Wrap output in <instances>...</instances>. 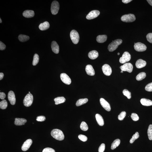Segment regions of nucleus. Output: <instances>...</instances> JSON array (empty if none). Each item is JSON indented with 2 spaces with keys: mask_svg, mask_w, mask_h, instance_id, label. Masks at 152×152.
Wrapping results in <instances>:
<instances>
[{
  "mask_svg": "<svg viewBox=\"0 0 152 152\" xmlns=\"http://www.w3.org/2000/svg\"><path fill=\"white\" fill-rule=\"evenodd\" d=\"M51 135L57 140L62 141L64 139V135L62 131L59 129H55L53 130L51 132Z\"/></svg>",
  "mask_w": 152,
  "mask_h": 152,
  "instance_id": "1",
  "label": "nucleus"
},
{
  "mask_svg": "<svg viewBox=\"0 0 152 152\" xmlns=\"http://www.w3.org/2000/svg\"><path fill=\"white\" fill-rule=\"evenodd\" d=\"M122 40L121 39H118L113 41L109 44L108 46V49L110 52H113L115 50L119 45L122 44Z\"/></svg>",
  "mask_w": 152,
  "mask_h": 152,
  "instance_id": "2",
  "label": "nucleus"
},
{
  "mask_svg": "<svg viewBox=\"0 0 152 152\" xmlns=\"http://www.w3.org/2000/svg\"><path fill=\"white\" fill-rule=\"evenodd\" d=\"M71 39L74 44H76L79 42L80 36L77 31L73 30L71 31L70 34Z\"/></svg>",
  "mask_w": 152,
  "mask_h": 152,
  "instance_id": "3",
  "label": "nucleus"
},
{
  "mask_svg": "<svg viewBox=\"0 0 152 152\" xmlns=\"http://www.w3.org/2000/svg\"><path fill=\"white\" fill-rule=\"evenodd\" d=\"M33 100V96L30 93L27 94L24 98L23 101L24 105L26 107H29L32 105Z\"/></svg>",
  "mask_w": 152,
  "mask_h": 152,
  "instance_id": "4",
  "label": "nucleus"
},
{
  "mask_svg": "<svg viewBox=\"0 0 152 152\" xmlns=\"http://www.w3.org/2000/svg\"><path fill=\"white\" fill-rule=\"evenodd\" d=\"M136 18L132 14H128L122 15L121 18L122 21L126 22H131L135 20Z\"/></svg>",
  "mask_w": 152,
  "mask_h": 152,
  "instance_id": "5",
  "label": "nucleus"
},
{
  "mask_svg": "<svg viewBox=\"0 0 152 152\" xmlns=\"http://www.w3.org/2000/svg\"><path fill=\"white\" fill-rule=\"evenodd\" d=\"M60 9L59 2L56 1H54L52 2L51 7V11L52 14L56 15L58 13Z\"/></svg>",
  "mask_w": 152,
  "mask_h": 152,
  "instance_id": "6",
  "label": "nucleus"
},
{
  "mask_svg": "<svg viewBox=\"0 0 152 152\" xmlns=\"http://www.w3.org/2000/svg\"><path fill=\"white\" fill-rule=\"evenodd\" d=\"M134 47L135 50L138 52H143L146 50L147 47L145 45L141 42L134 43Z\"/></svg>",
  "mask_w": 152,
  "mask_h": 152,
  "instance_id": "7",
  "label": "nucleus"
},
{
  "mask_svg": "<svg viewBox=\"0 0 152 152\" xmlns=\"http://www.w3.org/2000/svg\"><path fill=\"white\" fill-rule=\"evenodd\" d=\"M131 58V55L129 53L125 52L124 53L122 57L119 59V62L121 63L124 64L130 61Z\"/></svg>",
  "mask_w": 152,
  "mask_h": 152,
  "instance_id": "8",
  "label": "nucleus"
},
{
  "mask_svg": "<svg viewBox=\"0 0 152 152\" xmlns=\"http://www.w3.org/2000/svg\"><path fill=\"white\" fill-rule=\"evenodd\" d=\"M133 68V65L131 63H125L120 67L122 71H127L129 73H131L132 72Z\"/></svg>",
  "mask_w": 152,
  "mask_h": 152,
  "instance_id": "9",
  "label": "nucleus"
},
{
  "mask_svg": "<svg viewBox=\"0 0 152 152\" xmlns=\"http://www.w3.org/2000/svg\"><path fill=\"white\" fill-rule=\"evenodd\" d=\"M100 14L99 11L94 10L91 11L87 15L86 18L87 19L90 20L97 18Z\"/></svg>",
  "mask_w": 152,
  "mask_h": 152,
  "instance_id": "10",
  "label": "nucleus"
},
{
  "mask_svg": "<svg viewBox=\"0 0 152 152\" xmlns=\"http://www.w3.org/2000/svg\"><path fill=\"white\" fill-rule=\"evenodd\" d=\"M60 78L62 81L66 84L70 85L71 83V80L70 77L66 73L61 74L60 75Z\"/></svg>",
  "mask_w": 152,
  "mask_h": 152,
  "instance_id": "11",
  "label": "nucleus"
},
{
  "mask_svg": "<svg viewBox=\"0 0 152 152\" xmlns=\"http://www.w3.org/2000/svg\"><path fill=\"white\" fill-rule=\"evenodd\" d=\"M102 70L103 73L105 75L110 76L112 73L111 68L109 65L107 64L104 65L102 67Z\"/></svg>",
  "mask_w": 152,
  "mask_h": 152,
  "instance_id": "12",
  "label": "nucleus"
},
{
  "mask_svg": "<svg viewBox=\"0 0 152 152\" xmlns=\"http://www.w3.org/2000/svg\"><path fill=\"white\" fill-rule=\"evenodd\" d=\"M100 102L101 105L106 111H111V107L110 104L104 99L100 98Z\"/></svg>",
  "mask_w": 152,
  "mask_h": 152,
  "instance_id": "13",
  "label": "nucleus"
},
{
  "mask_svg": "<svg viewBox=\"0 0 152 152\" xmlns=\"http://www.w3.org/2000/svg\"><path fill=\"white\" fill-rule=\"evenodd\" d=\"M32 143V141L30 139H28L25 142L21 147L22 151H26L29 149Z\"/></svg>",
  "mask_w": 152,
  "mask_h": 152,
  "instance_id": "14",
  "label": "nucleus"
},
{
  "mask_svg": "<svg viewBox=\"0 0 152 152\" xmlns=\"http://www.w3.org/2000/svg\"><path fill=\"white\" fill-rule=\"evenodd\" d=\"M8 98L10 103L12 105L15 104V94L13 91H10L8 93Z\"/></svg>",
  "mask_w": 152,
  "mask_h": 152,
  "instance_id": "15",
  "label": "nucleus"
},
{
  "mask_svg": "<svg viewBox=\"0 0 152 152\" xmlns=\"http://www.w3.org/2000/svg\"><path fill=\"white\" fill-rule=\"evenodd\" d=\"M85 71L86 73L88 75L93 76L95 74L94 69L91 65H88L86 66L85 68Z\"/></svg>",
  "mask_w": 152,
  "mask_h": 152,
  "instance_id": "16",
  "label": "nucleus"
},
{
  "mask_svg": "<svg viewBox=\"0 0 152 152\" xmlns=\"http://www.w3.org/2000/svg\"><path fill=\"white\" fill-rule=\"evenodd\" d=\"M52 51L54 53L58 54L59 52V46L58 43L55 41H53L51 45Z\"/></svg>",
  "mask_w": 152,
  "mask_h": 152,
  "instance_id": "17",
  "label": "nucleus"
},
{
  "mask_svg": "<svg viewBox=\"0 0 152 152\" xmlns=\"http://www.w3.org/2000/svg\"><path fill=\"white\" fill-rule=\"evenodd\" d=\"M23 16L26 18H31L35 15V12L33 10H26L23 12Z\"/></svg>",
  "mask_w": 152,
  "mask_h": 152,
  "instance_id": "18",
  "label": "nucleus"
},
{
  "mask_svg": "<svg viewBox=\"0 0 152 152\" xmlns=\"http://www.w3.org/2000/svg\"><path fill=\"white\" fill-rule=\"evenodd\" d=\"M147 64L146 62L144 60L141 59L138 60L136 62V66L138 69H141L145 67Z\"/></svg>",
  "mask_w": 152,
  "mask_h": 152,
  "instance_id": "19",
  "label": "nucleus"
},
{
  "mask_svg": "<svg viewBox=\"0 0 152 152\" xmlns=\"http://www.w3.org/2000/svg\"><path fill=\"white\" fill-rule=\"evenodd\" d=\"M27 122L26 119L22 118H15V124L17 126H21L24 125Z\"/></svg>",
  "mask_w": 152,
  "mask_h": 152,
  "instance_id": "20",
  "label": "nucleus"
},
{
  "mask_svg": "<svg viewBox=\"0 0 152 152\" xmlns=\"http://www.w3.org/2000/svg\"><path fill=\"white\" fill-rule=\"evenodd\" d=\"M99 56V54L97 51H92L90 52L88 54L89 58L92 60H94L97 58Z\"/></svg>",
  "mask_w": 152,
  "mask_h": 152,
  "instance_id": "21",
  "label": "nucleus"
},
{
  "mask_svg": "<svg viewBox=\"0 0 152 152\" xmlns=\"http://www.w3.org/2000/svg\"><path fill=\"white\" fill-rule=\"evenodd\" d=\"M50 27L49 23L48 21H46L40 25L39 27L40 30H44L48 29Z\"/></svg>",
  "mask_w": 152,
  "mask_h": 152,
  "instance_id": "22",
  "label": "nucleus"
},
{
  "mask_svg": "<svg viewBox=\"0 0 152 152\" xmlns=\"http://www.w3.org/2000/svg\"><path fill=\"white\" fill-rule=\"evenodd\" d=\"M141 104L144 106H149L152 105V101L151 100L145 98L141 99Z\"/></svg>",
  "mask_w": 152,
  "mask_h": 152,
  "instance_id": "23",
  "label": "nucleus"
},
{
  "mask_svg": "<svg viewBox=\"0 0 152 152\" xmlns=\"http://www.w3.org/2000/svg\"><path fill=\"white\" fill-rule=\"evenodd\" d=\"M96 118L98 124L100 126H103L104 124V122L103 117L99 114H97L96 115Z\"/></svg>",
  "mask_w": 152,
  "mask_h": 152,
  "instance_id": "24",
  "label": "nucleus"
},
{
  "mask_svg": "<svg viewBox=\"0 0 152 152\" xmlns=\"http://www.w3.org/2000/svg\"><path fill=\"white\" fill-rule=\"evenodd\" d=\"M107 39L106 35H98L96 38V40L99 43H103L106 41Z\"/></svg>",
  "mask_w": 152,
  "mask_h": 152,
  "instance_id": "25",
  "label": "nucleus"
},
{
  "mask_svg": "<svg viewBox=\"0 0 152 152\" xmlns=\"http://www.w3.org/2000/svg\"><path fill=\"white\" fill-rule=\"evenodd\" d=\"M56 105H58L64 103L66 101V99L63 97H58L56 98L54 100Z\"/></svg>",
  "mask_w": 152,
  "mask_h": 152,
  "instance_id": "26",
  "label": "nucleus"
},
{
  "mask_svg": "<svg viewBox=\"0 0 152 152\" xmlns=\"http://www.w3.org/2000/svg\"><path fill=\"white\" fill-rule=\"evenodd\" d=\"M88 100L87 98L81 99H79L77 101L76 103V106H81V105L84 104L87 102Z\"/></svg>",
  "mask_w": 152,
  "mask_h": 152,
  "instance_id": "27",
  "label": "nucleus"
},
{
  "mask_svg": "<svg viewBox=\"0 0 152 152\" xmlns=\"http://www.w3.org/2000/svg\"><path fill=\"white\" fill-rule=\"evenodd\" d=\"M120 140L119 139H117L115 140L114 142L111 144V150H113L118 147L120 145Z\"/></svg>",
  "mask_w": 152,
  "mask_h": 152,
  "instance_id": "28",
  "label": "nucleus"
},
{
  "mask_svg": "<svg viewBox=\"0 0 152 152\" xmlns=\"http://www.w3.org/2000/svg\"><path fill=\"white\" fill-rule=\"evenodd\" d=\"M18 38L20 41L21 42H24L29 40V37L27 35H19Z\"/></svg>",
  "mask_w": 152,
  "mask_h": 152,
  "instance_id": "29",
  "label": "nucleus"
},
{
  "mask_svg": "<svg viewBox=\"0 0 152 152\" xmlns=\"http://www.w3.org/2000/svg\"><path fill=\"white\" fill-rule=\"evenodd\" d=\"M146 76V74L145 72H142L139 73L136 76V80L139 81L145 79Z\"/></svg>",
  "mask_w": 152,
  "mask_h": 152,
  "instance_id": "30",
  "label": "nucleus"
},
{
  "mask_svg": "<svg viewBox=\"0 0 152 152\" xmlns=\"http://www.w3.org/2000/svg\"><path fill=\"white\" fill-rule=\"evenodd\" d=\"M39 57L38 54H35L34 55L32 65L33 66H36L39 61Z\"/></svg>",
  "mask_w": 152,
  "mask_h": 152,
  "instance_id": "31",
  "label": "nucleus"
},
{
  "mask_svg": "<svg viewBox=\"0 0 152 152\" xmlns=\"http://www.w3.org/2000/svg\"><path fill=\"white\" fill-rule=\"evenodd\" d=\"M7 103L6 100H3L0 102V108L2 109H6L7 106Z\"/></svg>",
  "mask_w": 152,
  "mask_h": 152,
  "instance_id": "32",
  "label": "nucleus"
},
{
  "mask_svg": "<svg viewBox=\"0 0 152 152\" xmlns=\"http://www.w3.org/2000/svg\"><path fill=\"white\" fill-rule=\"evenodd\" d=\"M80 127L81 130L83 131H86L88 129V126L86 122H82L80 126Z\"/></svg>",
  "mask_w": 152,
  "mask_h": 152,
  "instance_id": "33",
  "label": "nucleus"
},
{
  "mask_svg": "<svg viewBox=\"0 0 152 152\" xmlns=\"http://www.w3.org/2000/svg\"><path fill=\"white\" fill-rule=\"evenodd\" d=\"M147 134L149 139L150 140H152V125H150L148 127Z\"/></svg>",
  "mask_w": 152,
  "mask_h": 152,
  "instance_id": "34",
  "label": "nucleus"
},
{
  "mask_svg": "<svg viewBox=\"0 0 152 152\" xmlns=\"http://www.w3.org/2000/svg\"><path fill=\"white\" fill-rule=\"evenodd\" d=\"M139 137V133L137 132L134 134L133 135L132 138L130 139V143H133L134 142L135 140L138 138Z\"/></svg>",
  "mask_w": 152,
  "mask_h": 152,
  "instance_id": "35",
  "label": "nucleus"
},
{
  "mask_svg": "<svg viewBox=\"0 0 152 152\" xmlns=\"http://www.w3.org/2000/svg\"><path fill=\"white\" fill-rule=\"evenodd\" d=\"M122 93L124 95L127 97L128 99L131 98V93L128 90H127L125 89L122 91Z\"/></svg>",
  "mask_w": 152,
  "mask_h": 152,
  "instance_id": "36",
  "label": "nucleus"
},
{
  "mask_svg": "<svg viewBox=\"0 0 152 152\" xmlns=\"http://www.w3.org/2000/svg\"><path fill=\"white\" fill-rule=\"evenodd\" d=\"M126 115V113L125 111H122L121 113L118 117L119 120L122 121L123 120Z\"/></svg>",
  "mask_w": 152,
  "mask_h": 152,
  "instance_id": "37",
  "label": "nucleus"
},
{
  "mask_svg": "<svg viewBox=\"0 0 152 152\" xmlns=\"http://www.w3.org/2000/svg\"><path fill=\"white\" fill-rule=\"evenodd\" d=\"M131 117L132 119L134 121H137L139 119V116L136 113H132L131 114Z\"/></svg>",
  "mask_w": 152,
  "mask_h": 152,
  "instance_id": "38",
  "label": "nucleus"
},
{
  "mask_svg": "<svg viewBox=\"0 0 152 152\" xmlns=\"http://www.w3.org/2000/svg\"><path fill=\"white\" fill-rule=\"evenodd\" d=\"M78 138L81 140L83 142H86L87 140V137L86 136L83 135H80L78 136Z\"/></svg>",
  "mask_w": 152,
  "mask_h": 152,
  "instance_id": "39",
  "label": "nucleus"
},
{
  "mask_svg": "<svg viewBox=\"0 0 152 152\" xmlns=\"http://www.w3.org/2000/svg\"><path fill=\"white\" fill-rule=\"evenodd\" d=\"M146 90L148 91H152V82L148 84L145 87Z\"/></svg>",
  "mask_w": 152,
  "mask_h": 152,
  "instance_id": "40",
  "label": "nucleus"
},
{
  "mask_svg": "<svg viewBox=\"0 0 152 152\" xmlns=\"http://www.w3.org/2000/svg\"><path fill=\"white\" fill-rule=\"evenodd\" d=\"M46 118L44 116H40L37 117L36 120L38 122H43L46 120Z\"/></svg>",
  "mask_w": 152,
  "mask_h": 152,
  "instance_id": "41",
  "label": "nucleus"
},
{
  "mask_svg": "<svg viewBox=\"0 0 152 152\" xmlns=\"http://www.w3.org/2000/svg\"><path fill=\"white\" fill-rule=\"evenodd\" d=\"M105 144L102 143L101 145L99 148V152H103L105 151Z\"/></svg>",
  "mask_w": 152,
  "mask_h": 152,
  "instance_id": "42",
  "label": "nucleus"
},
{
  "mask_svg": "<svg viewBox=\"0 0 152 152\" xmlns=\"http://www.w3.org/2000/svg\"><path fill=\"white\" fill-rule=\"evenodd\" d=\"M147 41L150 43H152V33L147 34L146 36Z\"/></svg>",
  "mask_w": 152,
  "mask_h": 152,
  "instance_id": "43",
  "label": "nucleus"
},
{
  "mask_svg": "<svg viewBox=\"0 0 152 152\" xmlns=\"http://www.w3.org/2000/svg\"><path fill=\"white\" fill-rule=\"evenodd\" d=\"M42 152H55V151L52 148H46L43 150Z\"/></svg>",
  "mask_w": 152,
  "mask_h": 152,
  "instance_id": "44",
  "label": "nucleus"
},
{
  "mask_svg": "<svg viewBox=\"0 0 152 152\" xmlns=\"http://www.w3.org/2000/svg\"><path fill=\"white\" fill-rule=\"evenodd\" d=\"M5 45L2 42L0 41V50H4L6 48Z\"/></svg>",
  "mask_w": 152,
  "mask_h": 152,
  "instance_id": "45",
  "label": "nucleus"
},
{
  "mask_svg": "<svg viewBox=\"0 0 152 152\" xmlns=\"http://www.w3.org/2000/svg\"><path fill=\"white\" fill-rule=\"evenodd\" d=\"M6 95L4 92H0V98L1 100H4V99L5 98Z\"/></svg>",
  "mask_w": 152,
  "mask_h": 152,
  "instance_id": "46",
  "label": "nucleus"
},
{
  "mask_svg": "<svg viewBox=\"0 0 152 152\" xmlns=\"http://www.w3.org/2000/svg\"><path fill=\"white\" fill-rule=\"evenodd\" d=\"M132 0H122V2L124 4H128V3L131 2Z\"/></svg>",
  "mask_w": 152,
  "mask_h": 152,
  "instance_id": "47",
  "label": "nucleus"
},
{
  "mask_svg": "<svg viewBox=\"0 0 152 152\" xmlns=\"http://www.w3.org/2000/svg\"><path fill=\"white\" fill-rule=\"evenodd\" d=\"M4 76V74L2 73H0V80H2Z\"/></svg>",
  "mask_w": 152,
  "mask_h": 152,
  "instance_id": "48",
  "label": "nucleus"
},
{
  "mask_svg": "<svg viewBox=\"0 0 152 152\" xmlns=\"http://www.w3.org/2000/svg\"><path fill=\"white\" fill-rule=\"evenodd\" d=\"M147 1L150 5L152 6V0H147Z\"/></svg>",
  "mask_w": 152,
  "mask_h": 152,
  "instance_id": "49",
  "label": "nucleus"
},
{
  "mask_svg": "<svg viewBox=\"0 0 152 152\" xmlns=\"http://www.w3.org/2000/svg\"><path fill=\"white\" fill-rule=\"evenodd\" d=\"M2 23V20H1V18H0V23Z\"/></svg>",
  "mask_w": 152,
  "mask_h": 152,
  "instance_id": "50",
  "label": "nucleus"
},
{
  "mask_svg": "<svg viewBox=\"0 0 152 152\" xmlns=\"http://www.w3.org/2000/svg\"><path fill=\"white\" fill-rule=\"evenodd\" d=\"M117 55H120V53H117Z\"/></svg>",
  "mask_w": 152,
  "mask_h": 152,
  "instance_id": "51",
  "label": "nucleus"
},
{
  "mask_svg": "<svg viewBox=\"0 0 152 152\" xmlns=\"http://www.w3.org/2000/svg\"><path fill=\"white\" fill-rule=\"evenodd\" d=\"M123 71H121V73H123Z\"/></svg>",
  "mask_w": 152,
  "mask_h": 152,
  "instance_id": "52",
  "label": "nucleus"
},
{
  "mask_svg": "<svg viewBox=\"0 0 152 152\" xmlns=\"http://www.w3.org/2000/svg\"><path fill=\"white\" fill-rule=\"evenodd\" d=\"M29 93H30V91H29Z\"/></svg>",
  "mask_w": 152,
  "mask_h": 152,
  "instance_id": "53",
  "label": "nucleus"
}]
</instances>
